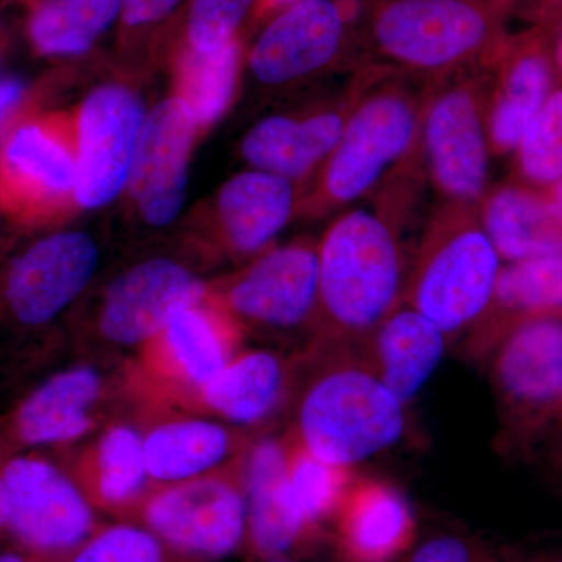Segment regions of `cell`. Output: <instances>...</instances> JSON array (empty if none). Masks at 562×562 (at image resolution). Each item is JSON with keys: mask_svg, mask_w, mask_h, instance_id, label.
<instances>
[{"mask_svg": "<svg viewBox=\"0 0 562 562\" xmlns=\"http://www.w3.org/2000/svg\"><path fill=\"white\" fill-rule=\"evenodd\" d=\"M288 435L255 438L244 454L247 528L243 549L251 560H292L322 542L305 527L288 497Z\"/></svg>", "mask_w": 562, "mask_h": 562, "instance_id": "cell-16", "label": "cell"}, {"mask_svg": "<svg viewBox=\"0 0 562 562\" xmlns=\"http://www.w3.org/2000/svg\"><path fill=\"white\" fill-rule=\"evenodd\" d=\"M22 91L24 88L18 80L0 81V125L9 120L11 111L16 109L22 98Z\"/></svg>", "mask_w": 562, "mask_h": 562, "instance_id": "cell-38", "label": "cell"}, {"mask_svg": "<svg viewBox=\"0 0 562 562\" xmlns=\"http://www.w3.org/2000/svg\"><path fill=\"white\" fill-rule=\"evenodd\" d=\"M70 476L98 512L128 519L151 487L143 432L125 422L110 424L77 454Z\"/></svg>", "mask_w": 562, "mask_h": 562, "instance_id": "cell-23", "label": "cell"}, {"mask_svg": "<svg viewBox=\"0 0 562 562\" xmlns=\"http://www.w3.org/2000/svg\"><path fill=\"white\" fill-rule=\"evenodd\" d=\"M541 5L546 14H562V0H541Z\"/></svg>", "mask_w": 562, "mask_h": 562, "instance_id": "cell-43", "label": "cell"}, {"mask_svg": "<svg viewBox=\"0 0 562 562\" xmlns=\"http://www.w3.org/2000/svg\"><path fill=\"white\" fill-rule=\"evenodd\" d=\"M258 562H297V561H292V560H290V558H280V560H268V561H258Z\"/></svg>", "mask_w": 562, "mask_h": 562, "instance_id": "cell-46", "label": "cell"}, {"mask_svg": "<svg viewBox=\"0 0 562 562\" xmlns=\"http://www.w3.org/2000/svg\"><path fill=\"white\" fill-rule=\"evenodd\" d=\"M213 292L243 328L273 333L313 328L314 338L319 317V246L292 243L262 251L227 286Z\"/></svg>", "mask_w": 562, "mask_h": 562, "instance_id": "cell-10", "label": "cell"}, {"mask_svg": "<svg viewBox=\"0 0 562 562\" xmlns=\"http://www.w3.org/2000/svg\"><path fill=\"white\" fill-rule=\"evenodd\" d=\"M271 2V5L276 7H288L291 5V3L299 2V0H269Z\"/></svg>", "mask_w": 562, "mask_h": 562, "instance_id": "cell-45", "label": "cell"}, {"mask_svg": "<svg viewBox=\"0 0 562 562\" xmlns=\"http://www.w3.org/2000/svg\"><path fill=\"white\" fill-rule=\"evenodd\" d=\"M151 412L157 414L140 430L151 486L217 471L241 458L255 439L244 428L192 413Z\"/></svg>", "mask_w": 562, "mask_h": 562, "instance_id": "cell-19", "label": "cell"}, {"mask_svg": "<svg viewBox=\"0 0 562 562\" xmlns=\"http://www.w3.org/2000/svg\"><path fill=\"white\" fill-rule=\"evenodd\" d=\"M347 41L350 18L339 0H299L258 36L250 52V69L261 83H291L333 65Z\"/></svg>", "mask_w": 562, "mask_h": 562, "instance_id": "cell-14", "label": "cell"}, {"mask_svg": "<svg viewBox=\"0 0 562 562\" xmlns=\"http://www.w3.org/2000/svg\"><path fill=\"white\" fill-rule=\"evenodd\" d=\"M297 366L290 435L310 452L353 468L401 441L406 406L351 347L308 346Z\"/></svg>", "mask_w": 562, "mask_h": 562, "instance_id": "cell-1", "label": "cell"}, {"mask_svg": "<svg viewBox=\"0 0 562 562\" xmlns=\"http://www.w3.org/2000/svg\"><path fill=\"white\" fill-rule=\"evenodd\" d=\"M501 16L479 0H371L364 33L391 65L439 77L491 54L501 43Z\"/></svg>", "mask_w": 562, "mask_h": 562, "instance_id": "cell-3", "label": "cell"}, {"mask_svg": "<svg viewBox=\"0 0 562 562\" xmlns=\"http://www.w3.org/2000/svg\"><path fill=\"white\" fill-rule=\"evenodd\" d=\"M76 202L99 209L131 180L144 127V110L131 90L98 88L77 114Z\"/></svg>", "mask_w": 562, "mask_h": 562, "instance_id": "cell-11", "label": "cell"}, {"mask_svg": "<svg viewBox=\"0 0 562 562\" xmlns=\"http://www.w3.org/2000/svg\"><path fill=\"white\" fill-rule=\"evenodd\" d=\"M449 344L438 325L402 303L351 349L406 406L438 369Z\"/></svg>", "mask_w": 562, "mask_h": 562, "instance_id": "cell-22", "label": "cell"}, {"mask_svg": "<svg viewBox=\"0 0 562 562\" xmlns=\"http://www.w3.org/2000/svg\"><path fill=\"white\" fill-rule=\"evenodd\" d=\"M292 209L291 180L258 169L233 177L217 199L225 241L239 255L266 249L290 221Z\"/></svg>", "mask_w": 562, "mask_h": 562, "instance_id": "cell-26", "label": "cell"}, {"mask_svg": "<svg viewBox=\"0 0 562 562\" xmlns=\"http://www.w3.org/2000/svg\"><path fill=\"white\" fill-rule=\"evenodd\" d=\"M420 111L405 88L386 85L351 103L338 146L324 173V190L335 203H350L372 190L394 162L412 149Z\"/></svg>", "mask_w": 562, "mask_h": 562, "instance_id": "cell-8", "label": "cell"}, {"mask_svg": "<svg viewBox=\"0 0 562 562\" xmlns=\"http://www.w3.org/2000/svg\"><path fill=\"white\" fill-rule=\"evenodd\" d=\"M349 111L325 110L306 117L272 116L255 125L243 143L258 171L292 180L328 160L338 146Z\"/></svg>", "mask_w": 562, "mask_h": 562, "instance_id": "cell-25", "label": "cell"}, {"mask_svg": "<svg viewBox=\"0 0 562 562\" xmlns=\"http://www.w3.org/2000/svg\"><path fill=\"white\" fill-rule=\"evenodd\" d=\"M106 387L105 376L92 366H74L55 373L11 414V438L22 447L80 441L98 428L94 412Z\"/></svg>", "mask_w": 562, "mask_h": 562, "instance_id": "cell-21", "label": "cell"}, {"mask_svg": "<svg viewBox=\"0 0 562 562\" xmlns=\"http://www.w3.org/2000/svg\"><path fill=\"white\" fill-rule=\"evenodd\" d=\"M77 121H29L0 147V209L24 222L60 214L76 201Z\"/></svg>", "mask_w": 562, "mask_h": 562, "instance_id": "cell-9", "label": "cell"}, {"mask_svg": "<svg viewBox=\"0 0 562 562\" xmlns=\"http://www.w3.org/2000/svg\"><path fill=\"white\" fill-rule=\"evenodd\" d=\"M482 227L503 260L561 254L562 228L552 205L535 192L501 188L484 202Z\"/></svg>", "mask_w": 562, "mask_h": 562, "instance_id": "cell-27", "label": "cell"}, {"mask_svg": "<svg viewBox=\"0 0 562 562\" xmlns=\"http://www.w3.org/2000/svg\"><path fill=\"white\" fill-rule=\"evenodd\" d=\"M243 338L241 325L210 290L136 350L125 387L147 408L187 412L192 397L243 350Z\"/></svg>", "mask_w": 562, "mask_h": 562, "instance_id": "cell-5", "label": "cell"}, {"mask_svg": "<svg viewBox=\"0 0 562 562\" xmlns=\"http://www.w3.org/2000/svg\"><path fill=\"white\" fill-rule=\"evenodd\" d=\"M0 562H44L40 558L33 557V554L24 552V550H7V552H0Z\"/></svg>", "mask_w": 562, "mask_h": 562, "instance_id": "cell-40", "label": "cell"}, {"mask_svg": "<svg viewBox=\"0 0 562 562\" xmlns=\"http://www.w3.org/2000/svg\"><path fill=\"white\" fill-rule=\"evenodd\" d=\"M492 369L495 387L512 405L538 408L561 401V322H525L498 347Z\"/></svg>", "mask_w": 562, "mask_h": 562, "instance_id": "cell-24", "label": "cell"}, {"mask_svg": "<svg viewBox=\"0 0 562 562\" xmlns=\"http://www.w3.org/2000/svg\"><path fill=\"white\" fill-rule=\"evenodd\" d=\"M0 469L9 502V535L24 552L44 562H61L101 527L98 509L54 462L18 454Z\"/></svg>", "mask_w": 562, "mask_h": 562, "instance_id": "cell-7", "label": "cell"}, {"mask_svg": "<svg viewBox=\"0 0 562 562\" xmlns=\"http://www.w3.org/2000/svg\"><path fill=\"white\" fill-rule=\"evenodd\" d=\"M553 61L562 72V20L553 41Z\"/></svg>", "mask_w": 562, "mask_h": 562, "instance_id": "cell-42", "label": "cell"}, {"mask_svg": "<svg viewBox=\"0 0 562 562\" xmlns=\"http://www.w3.org/2000/svg\"><path fill=\"white\" fill-rule=\"evenodd\" d=\"M552 61L541 47L528 44L513 55L486 124L495 150H517L525 132L552 94Z\"/></svg>", "mask_w": 562, "mask_h": 562, "instance_id": "cell-28", "label": "cell"}, {"mask_svg": "<svg viewBox=\"0 0 562 562\" xmlns=\"http://www.w3.org/2000/svg\"><path fill=\"white\" fill-rule=\"evenodd\" d=\"M562 306V251L512 262L502 269L482 319L497 314L546 312ZM480 319V321H482Z\"/></svg>", "mask_w": 562, "mask_h": 562, "instance_id": "cell-32", "label": "cell"}, {"mask_svg": "<svg viewBox=\"0 0 562 562\" xmlns=\"http://www.w3.org/2000/svg\"><path fill=\"white\" fill-rule=\"evenodd\" d=\"M257 0H192L190 41L195 50L220 49L235 40L236 29Z\"/></svg>", "mask_w": 562, "mask_h": 562, "instance_id": "cell-35", "label": "cell"}, {"mask_svg": "<svg viewBox=\"0 0 562 562\" xmlns=\"http://www.w3.org/2000/svg\"><path fill=\"white\" fill-rule=\"evenodd\" d=\"M464 209L431 225L403 291V303L438 325L449 341L479 324L502 271L482 222Z\"/></svg>", "mask_w": 562, "mask_h": 562, "instance_id": "cell-4", "label": "cell"}, {"mask_svg": "<svg viewBox=\"0 0 562 562\" xmlns=\"http://www.w3.org/2000/svg\"><path fill=\"white\" fill-rule=\"evenodd\" d=\"M177 0H122V13L128 25L150 24L165 18Z\"/></svg>", "mask_w": 562, "mask_h": 562, "instance_id": "cell-37", "label": "cell"}, {"mask_svg": "<svg viewBox=\"0 0 562 562\" xmlns=\"http://www.w3.org/2000/svg\"><path fill=\"white\" fill-rule=\"evenodd\" d=\"M61 562H194L133 520L101 525Z\"/></svg>", "mask_w": 562, "mask_h": 562, "instance_id": "cell-33", "label": "cell"}, {"mask_svg": "<svg viewBox=\"0 0 562 562\" xmlns=\"http://www.w3.org/2000/svg\"><path fill=\"white\" fill-rule=\"evenodd\" d=\"M122 10V0H44L31 21V38L44 55L90 49Z\"/></svg>", "mask_w": 562, "mask_h": 562, "instance_id": "cell-30", "label": "cell"}, {"mask_svg": "<svg viewBox=\"0 0 562 562\" xmlns=\"http://www.w3.org/2000/svg\"><path fill=\"white\" fill-rule=\"evenodd\" d=\"M198 127L191 110L177 95L158 103L144 121L128 184L140 214L151 225H168L183 205Z\"/></svg>", "mask_w": 562, "mask_h": 562, "instance_id": "cell-17", "label": "cell"}, {"mask_svg": "<svg viewBox=\"0 0 562 562\" xmlns=\"http://www.w3.org/2000/svg\"><path fill=\"white\" fill-rule=\"evenodd\" d=\"M479 2L491 7V9L498 11V13H502L503 10L508 9V7L516 2V0H479Z\"/></svg>", "mask_w": 562, "mask_h": 562, "instance_id": "cell-44", "label": "cell"}, {"mask_svg": "<svg viewBox=\"0 0 562 562\" xmlns=\"http://www.w3.org/2000/svg\"><path fill=\"white\" fill-rule=\"evenodd\" d=\"M99 262L90 235L63 232L33 244L14 261L7 277L10 312L24 325H44L79 297Z\"/></svg>", "mask_w": 562, "mask_h": 562, "instance_id": "cell-15", "label": "cell"}, {"mask_svg": "<svg viewBox=\"0 0 562 562\" xmlns=\"http://www.w3.org/2000/svg\"><path fill=\"white\" fill-rule=\"evenodd\" d=\"M398 562H498L494 553L462 532L443 531L414 542Z\"/></svg>", "mask_w": 562, "mask_h": 562, "instance_id": "cell-36", "label": "cell"}, {"mask_svg": "<svg viewBox=\"0 0 562 562\" xmlns=\"http://www.w3.org/2000/svg\"><path fill=\"white\" fill-rule=\"evenodd\" d=\"M405 261L387 220L342 214L319 244V317L310 346L355 347L403 303Z\"/></svg>", "mask_w": 562, "mask_h": 562, "instance_id": "cell-2", "label": "cell"}, {"mask_svg": "<svg viewBox=\"0 0 562 562\" xmlns=\"http://www.w3.org/2000/svg\"><path fill=\"white\" fill-rule=\"evenodd\" d=\"M339 562H398L417 541L412 503L398 487L357 476L330 528Z\"/></svg>", "mask_w": 562, "mask_h": 562, "instance_id": "cell-18", "label": "cell"}, {"mask_svg": "<svg viewBox=\"0 0 562 562\" xmlns=\"http://www.w3.org/2000/svg\"><path fill=\"white\" fill-rule=\"evenodd\" d=\"M517 150L520 169L532 183L554 187L562 180V88L547 99Z\"/></svg>", "mask_w": 562, "mask_h": 562, "instance_id": "cell-34", "label": "cell"}, {"mask_svg": "<svg viewBox=\"0 0 562 562\" xmlns=\"http://www.w3.org/2000/svg\"><path fill=\"white\" fill-rule=\"evenodd\" d=\"M550 205L558 222H560L562 228V180L558 181L553 187L552 199H550Z\"/></svg>", "mask_w": 562, "mask_h": 562, "instance_id": "cell-41", "label": "cell"}, {"mask_svg": "<svg viewBox=\"0 0 562 562\" xmlns=\"http://www.w3.org/2000/svg\"><path fill=\"white\" fill-rule=\"evenodd\" d=\"M9 535V502H7L5 484L0 469V536Z\"/></svg>", "mask_w": 562, "mask_h": 562, "instance_id": "cell-39", "label": "cell"}, {"mask_svg": "<svg viewBox=\"0 0 562 562\" xmlns=\"http://www.w3.org/2000/svg\"><path fill=\"white\" fill-rule=\"evenodd\" d=\"M297 358L241 350L192 397L187 412L209 414L235 427H261L291 402Z\"/></svg>", "mask_w": 562, "mask_h": 562, "instance_id": "cell-20", "label": "cell"}, {"mask_svg": "<svg viewBox=\"0 0 562 562\" xmlns=\"http://www.w3.org/2000/svg\"><path fill=\"white\" fill-rule=\"evenodd\" d=\"M239 44L233 40L216 50L188 49L177 70V98L198 125L213 124L224 113L238 79Z\"/></svg>", "mask_w": 562, "mask_h": 562, "instance_id": "cell-31", "label": "cell"}, {"mask_svg": "<svg viewBox=\"0 0 562 562\" xmlns=\"http://www.w3.org/2000/svg\"><path fill=\"white\" fill-rule=\"evenodd\" d=\"M244 454L205 475L151 486L125 520L144 525L188 560L227 558L246 541Z\"/></svg>", "mask_w": 562, "mask_h": 562, "instance_id": "cell-6", "label": "cell"}, {"mask_svg": "<svg viewBox=\"0 0 562 562\" xmlns=\"http://www.w3.org/2000/svg\"><path fill=\"white\" fill-rule=\"evenodd\" d=\"M424 146L432 180L457 205L482 201L490 172V136L476 88H442L424 114Z\"/></svg>", "mask_w": 562, "mask_h": 562, "instance_id": "cell-12", "label": "cell"}, {"mask_svg": "<svg viewBox=\"0 0 562 562\" xmlns=\"http://www.w3.org/2000/svg\"><path fill=\"white\" fill-rule=\"evenodd\" d=\"M211 288L190 269L168 258L133 266L103 295L98 330L103 341L122 349H139L177 312L201 302Z\"/></svg>", "mask_w": 562, "mask_h": 562, "instance_id": "cell-13", "label": "cell"}, {"mask_svg": "<svg viewBox=\"0 0 562 562\" xmlns=\"http://www.w3.org/2000/svg\"><path fill=\"white\" fill-rule=\"evenodd\" d=\"M553 562H562V558H560V560H557V561H553Z\"/></svg>", "mask_w": 562, "mask_h": 562, "instance_id": "cell-47", "label": "cell"}, {"mask_svg": "<svg viewBox=\"0 0 562 562\" xmlns=\"http://www.w3.org/2000/svg\"><path fill=\"white\" fill-rule=\"evenodd\" d=\"M290 436L286 468L288 497L305 527L322 541H330V528L353 484V468L317 458Z\"/></svg>", "mask_w": 562, "mask_h": 562, "instance_id": "cell-29", "label": "cell"}]
</instances>
